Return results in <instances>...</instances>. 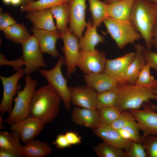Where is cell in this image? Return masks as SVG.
I'll list each match as a JSON object with an SVG mask.
<instances>
[{
  "label": "cell",
  "instance_id": "46",
  "mask_svg": "<svg viewBox=\"0 0 157 157\" xmlns=\"http://www.w3.org/2000/svg\"><path fill=\"white\" fill-rule=\"evenodd\" d=\"M23 2V0H11V3L13 6H17Z\"/></svg>",
  "mask_w": 157,
  "mask_h": 157
},
{
  "label": "cell",
  "instance_id": "36",
  "mask_svg": "<svg viewBox=\"0 0 157 157\" xmlns=\"http://www.w3.org/2000/svg\"><path fill=\"white\" fill-rule=\"evenodd\" d=\"M142 143L147 157H157V136L148 135L142 138Z\"/></svg>",
  "mask_w": 157,
  "mask_h": 157
},
{
  "label": "cell",
  "instance_id": "3",
  "mask_svg": "<svg viewBox=\"0 0 157 157\" xmlns=\"http://www.w3.org/2000/svg\"><path fill=\"white\" fill-rule=\"evenodd\" d=\"M119 95L115 107L121 112L140 109L150 99L157 101V95L147 88L136 85L119 84Z\"/></svg>",
  "mask_w": 157,
  "mask_h": 157
},
{
  "label": "cell",
  "instance_id": "47",
  "mask_svg": "<svg viewBox=\"0 0 157 157\" xmlns=\"http://www.w3.org/2000/svg\"><path fill=\"white\" fill-rule=\"evenodd\" d=\"M0 129H4L3 126H2V122H4V120L3 119V118L2 117V116L1 115L0 117Z\"/></svg>",
  "mask_w": 157,
  "mask_h": 157
},
{
  "label": "cell",
  "instance_id": "6",
  "mask_svg": "<svg viewBox=\"0 0 157 157\" xmlns=\"http://www.w3.org/2000/svg\"><path fill=\"white\" fill-rule=\"evenodd\" d=\"M64 64V57L61 56L52 69L46 70L40 68L38 70L47 79L48 84L60 96L66 109L69 111L71 109L69 87L68 86L67 80L63 76L61 70L62 67Z\"/></svg>",
  "mask_w": 157,
  "mask_h": 157
},
{
  "label": "cell",
  "instance_id": "14",
  "mask_svg": "<svg viewBox=\"0 0 157 157\" xmlns=\"http://www.w3.org/2000/svg\"><path fill=\"white\" fill-rule=\"evenodd\" d=\"M143 132L142 138L148 135L157 136V112L151 110L147 103L143 109L129 110Z\"/></svg>",
  "mask_w": 157,
  "mask_h": 157
},
{
  "label": "cell",
  "instance_id": "43",
  "mask_svg": "<svg viewBox=\"0 0 157 157\" xmlns=\"http://www.w3.org/2000/svg\"><path fill=\"white\" fill-rule=\"evenodd\" d=\"M152 44V46L157 49V23L153 31Z\"/></svg>",
  "mask_w": 157,
  "mask_h": 157
},
{
  "label": "cell",
  "instance_id": "16",
  "mask_svg": "<svg viewBox=\"0 0 157 157\" xmlns=\"http://www.w3.org/2000/svg\"><path fill=\"white\" fill-rule=\"evenodd\" d=\"M31 30L42 53H47L55 58L59 57V53L56 47L57 40L61 38L58 31L40 29L34 27Z\"/></svg>",
  "mask_w": 157,
  "mask_h": 157
},
{
  "label": "cell",
  "instance_id": "31",
  "mask_svg": "<svg viewBox=\"0 0 157 157\" xmlns=\"http://www.w3.org/2000/svg\"><path fill=\"white\" fill-rule=\"evenodd\" d=\"M99 157H126L124 150L112 146L103 141L92 148Z\"/></svg>",
  "mask_w": 157,
  "mask_h": 157
},
{
  "label": "cell",
  "instance_id": "35",
  "mask_svg": "<svg viewBox=\"0 0 157 157\" xmlns=\"http://www.w3.org/2000/svg\"><path fill=\"white\" fill-rule=\"evenodd\" d=\"M135 118L130 112H122L117 119L110 125L114 129L118 130L126 126L137 124Z\"/></svg>",
  "mask_w": 157,
  "mask_h": 157
},
{
  "label": "cell",
  "instance_id": "49",
  "mask_svg": "<svg viewBox=\"0 0 157 157\" xmlns=\"http://www.w3.org/2000/svg\"><path fill=\"white\" fill-rule=\"evenodd\" d=\"M23 0V2H24V3H25L24 4H26L29 2L34 1H35V0Z\"/></svg>",
  "mask_w": 157,
  "mask_h": 157
},
{
  "label": "cell",
  "instance_id": "42",
  "mask_svg": "<svg viewBox=\"0 0 157 157\" xmlns=\"http://www.w3.org/2000/svg\"><path fill=\"white\" fill-rule=\"evenodd\" d=\"M65 135L68 142L71 146L79 144L81 142L82 138L77 132L71 131H67Z\"/></svg>",
  "mask_w": 157,
  "mask_h": 157
},
{
  "label": "cell",
  "instance_id": "52",
  "mask_svg": "<svg viewBox=\"0 0 157 157\" xmlns=\"http://www.w3.org/2000/svg\"><path fill=\"white\" fill-rule=\"evenodd\" d=\"M105 0L106 1V3H107V1H108V0Z\"/></svg>",
  "mask_w": 157,
  "mask_h": 157
},
{
  "label": "cell",
  "instance_id": "7",
  "mask_svg": "<svg viewBox=\"0 0 157 157\" xmlns=\"http://www.w3.org/2000/svg\"><path fill=\"white\" fill-rule=\"evenodd\" d=\"M21 44L26 74L33 73L40 67H47L42 53L33 35H31Z\"/></svg>",
  "mask_w": 157,
  "mask_h": 157
},
{
  "label": "cell",
  "instance_id": "30",
  "mask_svg": "<svg viewBox=\"0 0 157 157\" xmlns=\"http://www.w3.org/2000/svg\"><path fill=\"white\" fill-rule=\"evenodd\" d=\"M70 0H38L29 2L20 7L21 12H31L40 9H50L57 5L69 3Z\"/></svg>",
  "mask_w": 157,
  "mask_h": 157
},
{
  "label": "cell",
  "instance_id": "39",
  "mask_svg": "<svg viewBox=\"0 0 157 157\" xmlns=\"http://www.w3.org/2000/svg\"><path fill=\"white\" fill-rule=\"evenodd\" d=\"M143 56L146 64L157 72V52H154L144 47Z\"/></svg>",
  "mask_w": 157,
  "mask_h": 157
},
{
  "label": "cell",
  "instance_id": "4",
  "mask_svg": "<svg viewBox=\"0 0 157 157\" xmlns=\"http://www.w3.org/2000/svg\"><path fill=\"white\" fill-rule=\"evenodd\" d=\"M26 75L25 86L22 90L18 91L16 97L13 99L14 107L4 120V123L9 125L29 116L30 105L38 82L31 77L30 74Z\"/></svg>",
  "mask_w": 157,
  "mask_h": 157
},
{
  "label": "cell",
  "instance_id": "2",
  "mask_svg": "<svg viewBox=\"0 0 157 157\" xmlns=\"http://www.w3.org/2000/svg\"><path fill=\"white\" fill-rule=\"evenodd\" d=\"M151 50L154 28L157 23V3L149 0H134L130 20Z\"/></svg>",
  "mask_w": 157,
  "mask_h": 157
},
{
  "label": "cell",
  "instance_id": "17",
  "mask_svg": "<svg viewBox=\"0 0 157 157\" xmlns=\"http://www.w3.org/2000/svg\"><path fill=\"white\" fill-rule=\"evenodd\" d=\"M71 119L75 124L84 126L93 130L100 125L99 109L74 107L71 114Z\"/></svg>",
  "mask_w": 157,
  "mask_h": 157
},
{
  "label": "cell",
  "instance_id": "51",
  "mask_svg": "<svg viewBox=\"0 0 157 157\" xmlns=\"http://www.w3.org/2000/svg\"><path fill=\"white\" fill-rule=\"evenodd\" d=\"M149 0L152 2L157 3V0Z\"/></svg>",
  "mask_w": 157,
  "mask_h": 157
},
{
  "label": "cell",
  "instance_id": "21",
  "mask_svg": "<svg viewBox=\"0 0 157 157\" xmlns=\"http://www.w3.org/2000/svg\"><path fill=\"white\" fill-rule=\"evenodd\" d=\"M134 0H115L107 4V17L116 19L129 20Z\"/></svg>",
  "mask_w": 157,
  "mask_h": 157
},
{
  "label": "cell",
  "instance_id": "11",
  "mask_svg": "<svg viewBox=\"0 0 157 157\" xmlns=\"http://www.w3.org/2000/svg\"><path fill=\"white\" fill-rule=\"evenodd\" d=\"M135 54V52H130L114 59H106L104 72L113 77L119 84H127V72Z\"/></svg>",
  "mask_w": 157,
  "mask_h": 157
},
{
  "label": "cell",
  "instance_id": "27",
  "mask_svg": "<svg viewBox=\"0 0 157 157\" xmlns=\"http://www.w3.org/2000/svg\"><path fill=\"white\" fill-rule=\"evenodd\" d=\"M56 22V26L59 32L65 31L68 27L69 22V3L57 5L50 8Z\"/></svg>",
  "mask_w": 157,
  "mask_h": 157
},
{
  "label": "cell",
  "instance_id": "1",
  "mask_svg": "<svg viewBox=\"0 0 157 157\" xmlns=\"http://www.w3.org/2000/svg\"><path fill=\"white\" fill-rule=\"evenodd\" d=\"M61 99L48 84L35 90L29 109V116L37 118L45 124L52 122L60 110Z\"/></svg>",
  "mask_w": 157,
  "mask_h": 157
},
{
  "label": "cell",
  "instance_id": "29",
  "mask_svg": "<svg viewBox=\"0 0 157 157\" xmlns=\"http://www.w3.org/2000/svg\"><path fill=\"white\" fill-rule=\"evenodd\" d=\"M120 91L119 84L117 86L106 91L98 93L97 108L114 106L118 99Z\"/></svg>",
  "mask_w": 157,
  "mask_h": 157
},
{
  "label": "cell",
  "instance_id": "38",
  "mask_svg": "<svg viewBox=\"0 0 157 157\" xmlns=\"http://www.w3.org/2000/svg\"><path fill=\"white\" fill-rule=\"evenodd\" d=\"M9 65L12 67L14 71L16 72L22 69V67L24 65V62L22 57L15 60H9L6 59V56L0 54V65Z\"/></svg>",
  "mask_w": 157,
  "mask_h": 157
},
{
  "label": "cell",
  "instance_id": "40",
  "mask_svg": "<svg viewBox=\"0 0 157 157\" xmlns=\"http://www.w3.org/2000/svg\"><path fill=\"white\" fill-rule=\"evenodd\" d=\"M16 23L15 20L8 14L0 10V30L2 31L8 27Z\"/></svg>",
  "mask_w": 157,
  "mask_h": 157
},
{
  "label": "cell",
  "instance_id": "23",
  "mask_svg": "<svg viewBox=\"0 0 157 157\" xmlns=\"http://www.w3.org/2000/svg\"><path fill=\"white\" fill-rule=\"evenodd\" d=\"M135 50V58L130 64L126 74L127 84L134 85L141 70L146 64L143 56L144 47L140 43L134 45Z\"/></svg>",
  "mask_w": 157,
  "mask_h": 157
},
{
  "label": "cell",
  "instance_id": "5",
  "mask_svg": "<svg viewBox=\"0 0 157 157\" xmlns=\"http://www.w3.org/2000/svg\"><path fill=\"white\" fill-rule=\"evenodd\" d=\"M103 23L120 49L129 44H134L141 37L130 20H118L108 17Z\"/></svg>",
  "mask_w": 157,
  "mask_h": 157
},
{
  "label": "cell",
  "instance_id": "15",
  "mask_svg": "<svg viewBox=\"0 0 157 157\" xmlns=\"http://www.w3.org/2000/svg\"><path fill=\"white\" fill-rule=\"evenodd\" d=\"M71 103L77 107L90 109L97 108L98 92L86 85L69 87Z\"/></svg>",
  "mask_w": 157,
  "mask_h": 157
},
{
  "label": "cell",
  "instance_id": "50",
  "mask_svg": "<svg viewBox=\"0 0 157 157\" xmlns=\"http://www.w3.org/2000/svg\"><path fill=\"white\" fill-rule=\"evenodd\" d=\"M114 0H108L106 3L108 4H109Z\"/></svg>",
  "mask_w": 157,
  "mask_h": 157
},
{
  "label": "cell",
  "instance_id": "34",
  "mask_svg": "<svg viewBox=\"0 0 157 157\" xmlns=\"http://www.w3.org/2000/svg\"><path fill=\"white\" fill-rule=\"evenodd\" d=\"M117 130L124 138L132 141L142 143V138L139 134L140 130L138 123Z\"/></svg>",
  "mask_w": 157,
  "mask_h": 157
},
{
  "label": "cell",
  "instance_id": "9",
  "mask_svg": "<svg viewBox=\"0 0 157 157\" xmlns=\"http://www.w3.org/2000/svg\"><path fill=\"white\" fill-rule=\"evenodd\" d=\"M63 43L62 50L64 55L67 74L70 78L75 72L80 50L78 39L70 31L68 27L63 32H59Z\"/></svg>",
  "mask_w": 157,
  "mask_h": 157
},
{
  "label": "cell",
  "instance_id": "13",
  "mask_svg": "<svg viewBox=\"0 0 157 157\" xmlns=\"http://www.w3.org/2000/svg\"><path fill=\"white\" fill-rule=\"evenodd\" d=\"M45 124L40 119L29 116L10 125L11 131L17 133L24 143L34 140L40 133Z\"/></svg>",
  "mask_w": 157,
  "mask_h": 157
},
{
  "label": "cell",
  "instance_id": "18",
  "mask_svg": "<svg viewBox=\"0 0 157 157\" xmlns=\"http://www.w3.org/2000/svg\"><path fill=\"white\" fill-rule=\"evenodd\" d=\"M93 132L108 144L125 151L128 149L132 141L123 138L117 130L110 125H100Z\"/></svg>",
  "mask_w": 157,
  "mask_h": 157
},
{
  "label": "cell",
  "instance_id": "32",
  "mask_svg": "<svg viewBox=\"0 0 157 157\" xmlns=\"http://www.w3.org/2000/svg\"><path fill=\"white\" fill-rule=\"evenodd\" d=\"M150 66L146 64L140 72L135 84L152 90L157 85V79L150 72Z\"/></svg>",
  "mask_w": 157,
  "mask_h": 157
},
{
  "label": "cell",
  "instance_id": "45",
  "mask_svg": "<svg viewBox=\"0 0 157 157\" xmlns=\"http://www.w3.org/2000/svg\"><path fill=\"white\" fill-rule=\"evenodd\" d=\"M153 93L157 95V85L151 90ZM149 106L150 108L153 110L156 111L157 110V105L153 104H149Z\"/></svg>",
  "mask_w": 157,
  "mask_h": 157
},
{
  "label": "cell",
  "instance_id": "28",
  "mask_svg": "<svg viewBox=\"0 0 157 157\" xmlns=\"http://www.w3.org/2000/svg\"><path fill=\"white\" fill-rule=\"evenodd\" d=\"M91 12L92 24L97 28L99 27L102 22L107 17L108 4L99 0H88Z\"/></svg>",
  "mask_w": 157,
  "mask_h": 157
},
{
  "label": "cell",
  "instance_id": "44",
  "mask_svg": "<svg viewBox=\"0 0 157 157\" xmlns=\"http://www.w3.org/2000/svg\"><path fill=\"white\" fill-rule=\"evenodd\" d=\"M0 157H16V156L12 152L7 150L0 149Z\"/></svg>",
  "mask_w": 157,
  "mask_h": 157
},
{
  "label": "cell",
  "instance_id": "48",
  "mask_svg": "<svg viewBox=\"0 0 157 157\" xmlns=\"http://www.w3.org/2000/svg\"><path fill=\"white\" fill-rule=\"evenodd\" d=\"M3 3L6 4H8L11 3V0H2Z\"/></svg>",
  "mask_w": 157,
  "mask_h": 157
},
{
  "label": "cell",
  "instance_id": "8",
  "mask_svg": "<svg viewBox=\"0 0 157 157\" xmlns=\"http://www.w3.org/2000/svg\"><path fill=\"white\" fill-rule=\"evenodd\" d=\"M25 74H26L25 68H23L10 76L5 77L0 75L3 87V97L0 104L1 115H3L6 113L9 115L11 111L13 108L14 97L21 88L18 82Z\"/></svg>",
  "mask_w": 157,
  "mask_h": 157
},
{
  "label": "cell",
  "instance_id": "25",
  "mask_svg": "<svg viewBox=\"0 0 157 157\" xmlns=\"http://www.w3.org/2000/svg\"><path fill=\"white\" fill-rule=\"evenodd\" d=\"M24 144L23 146V154L25 157H43L53 151L49 144L39 140H32Z\"/></svg>",
  "mask_w": 157,
  "mask_h": 157
},
{
  "label": "cell",
  "instance_id": "33",
  "mask_svg": "<svg viewBox=\"0 0 157 157\" xmlns=\"http://www.w3.org/2000/svg\"><path fill=\"white\" fill-rule=\"evenodd\" d=\"M99 110L100 125L110 126L117 119L121 112L115 106L103 108Z\"/></svg>",
  "mask_w": 157,
  "mask_h": 157
},
{
  "label": "cell",
  "instance_id": "19",
  "mask_svg": "<svg viewBox=\"0 0 157 157\" xmlns=\"http://www.w3.org/2000/svg\"><path fill=\"white\" fill-rule=\"evenodd\" d=\"M84 81L98 93L103 92L118 85L119 84L113 77L105 73H91L85 75Z\"/></svg>",
  "mask_w": 157,
  "mask_h": 157
},
{
  "label": "cell",
  "instance_id": "24",
  "mask_svg": "<svg viewBox=\"0 0 157 157\" xmlns=\"http://www.w3.org/2000/svg\"><path fill=\"white\" fill-rule=\"evenodd\" d=\"M20 140L19 134L16 132L0 131V149L12 152L16 157L23 156V146Z\"/></svg>",
  "mask_w": 157,
  "mask_h": 157
},
{
  "label": "cell",
  "instance_id": "41",
  "mask_svg": "<svg viewBox=\"0 0 157 157\" xmlns=\"http://www.w3.org/2000/svg\"><path fill=\"white\" fill-rule=\"evenodd\" d=\"M52 144L55 145L57 148L59 149H63L71 146L67 140L65 134H63L58 135Z\"/></svg>",
  "mask_w": 157,
  "mask_h": 157
},
{
  "label": "cell",
  "instance_id": "20",
  "mask_svg": "<svg viewBox=\"0 0 157 157\" xmlns=\"http://www.w3.org/2000/svg\"><path fill=\"white\" fill-rule=\"evenodd\" d=\"M53 15L50 9H40L28 12L26 18L38 28L49 30H56L53 18Z\"/></svg>",
  "mask_w": 157,
  "mask_h": 157
},
{
  "label": "cell",
  "instance_id": "22",
  "mask_svg": "<svg viewBox=\"0 0 157 157\" xmlns=\"http://www.w3.org/2000/svg\"><path fill=\"white\" fill-rule=\"evenodd\" d=\"M86 30L84 35L79 39L80 51H87L95 50V47L100 43H103L104 38L97 32L96 26L89 20L86 26Z\"/></svg>",
  "mask_w": 157,
  "mask_h": 157
},
{
  "label": "cell",
  "instance_id": "12",
  "mask_svg": "<svg viewBox=\"0 0 157 157\" xmlns=\"http://www.w3.org/2000/svg\"><path fill=\"white\" fill-rule=\"evenodd\" d=\"M69 4V26L71 33L78 39L86 27V0H70Z\"/></svg>",
  "mask_w": 157,
  "mask_h": 157
},
{
  "label": "cell",
  "instance_id": "37",
  "mask_svg": "<svg viewBox=\"0 0 157 157\" xmlns=\"http://www.w3.org/2000/svg\"><path fill=\"white\" fill-rule=\"evenodd\" d=\"M125 151L126 157H147L146 152L141 142L132 141L128 149Z\"/></svg>",
  "mask_w": 157,
  "mask_h": 157
},
{
  "label": "cell",
  "instance_id": "10",
  "mask_svg": "<svg viewBox=\"0 0 157 157\" xmlns=\"http://www.w3.org/2000/svg\"><path fill=\"white\" fill-rule=\"evenodd\" d=\"M106 53L95 49L80 51L77 67L85 75L104 72L106 60Z\"/></svg>",
  "mask_w": 157,
  "mask_h": 157
},
{
  "label": "cell",
  "instance_id": "26",
  "mask_svg": "<svg viewBox=\"0 0 157 157\" xmlns=\"http://www.w3.org/2000/svg\"><path fill=\"white\" fill-rule=\"evenodd\" d=\"M2 31L7 39L16 44H21L31 35L24 25L17 23Z\"/></svg>",
  "mask_w": 157,
  "mask_h": 157
}]
</instances>
